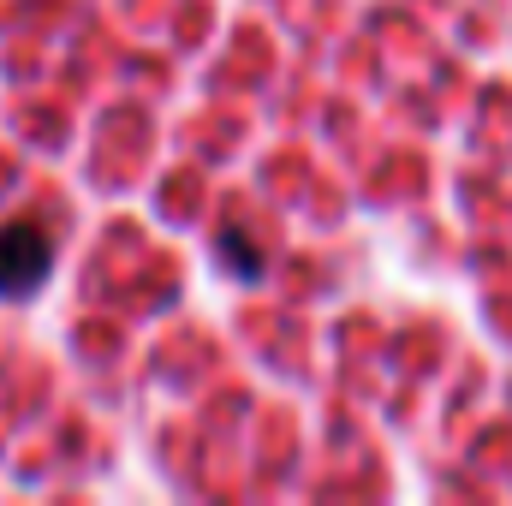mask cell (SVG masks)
Listing matches in <instances>:
<instances>
[{"mask_svg":"<svg viewBox=\"0 0 512 506\" xmlns=\"http://www.w3.org/2000/svg\"><path fill=\"white\" fill-rule=\"evenodd\" d=\"M54 268V239L36 221H6L0 227V298H30Z\"/></svg>","mask_w":512,"mask_h":506,"instance_id":"1","label":"cell"},{"mask_svg":"<svg viewBox=\"0 0 512 506\" xmlns=\"http://www.w3.org/2000/svg\"><path fill=\"white\" fill-rule=\"evenodd\" d=\"M221 251H227V262H233V274H239V280H251V274H256V256L245 251V239H239V233H221Z\"/></svg>","mask_w":512,"mask_h":506,"instance_id":"2","label":"cell"}]
</instances>
